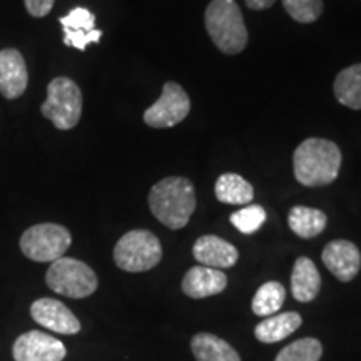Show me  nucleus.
Instances as JSON below:
<instances>
[{"instance_id": "obj_16", "label": "nucleus", "mask_w": 361, "mask_h": 361, "mask_svg": "<svg viewBox=\"0 0 361 361\" xmlns=\"http://www.w3.org/2000/svg\"><path fill=\"white\" fill-rule=\"evenodd\" d=\"M319 290H322V276L318 268L310 258L305 256L298 258L291 274V293L295 300L300 303H310L318 296Z\"/></svg>"}, {"instance_id": "obj_18", "label": "nucleus", "mask_w": 361, "mask_h": 361, "mask_svg": "<svg viewBox=\"0 0 361 361\" xmlns=\"http://www.w3.org/2000/svg\"><path fill=\"white\" fill-rule=\"evenodd\" d=\"M301 316L295 311H288L276 316H268L255 329V335L261 343H278L288 338L301 326Z\"/></svg>"}, {"instance_id": "obj_21", "label": "nucleus", "mask_w": 361, "mask_h": 361, "mask_svg": "<svg viewBox=\"0 0 361 361\" xmlns=\"http://www.w3.org/2000/svg\"><path fill=\"white\" fill-rule=\"evenodd\" d=\"M333 90H335V97L338 102L343 104L345 107L350 109L360 111L361 109V62L360 64L350 66L343 69L340 74L336 75L335 84H333Z\"/></svg>"}, {"instance_id": "obj_17", "label": "nucleus", "mask_w": 361, "mask_h": 361, "mask_svg": "<svg viewBox=\"0 0 361 361\" xmlns=\"http://www.w3.org/2000/svg\"><path fill=\"white\" fill-rule=\"evenodd\" d=\"M191 350L197 361H241L229 343L211 333H197L191 341Z\"/></svg>"}, {"instance_id": "obj_27", "label": "nucleus", "mask_w": 361, "mask_h": 361, "mask_svg": "<svg viewBox=\"0 0 361 361\" xmlns=\"http://www.w3.org/2000/svg\"><path fill=\"white\" fill-rule=\"evenodd\" d=\"M245 2L247 7L252 8V11H264V8L274 6L276 0H245Z\"/></svg>"}, {"instance_id": "obj_1", "label": "nucleus", "mask_w": 361, "mask_h": 361, "mask_svg": "<svg viewBox=\"0 0 361 361\" xmlns=\"http://www.w3.org/2000/svg\"><path fill=\"white\" fill-rule=\"evenodd\" d=\"M341 168V151L333 141L306 139L293 154L295 178L306 188L328 186L335 183Z\"/></svg>"}, {"instance_id": "obj_20", "label": "nucleus", "mask_w": 361, "mask_h": 361, "mask_svg": "<svg viewBox=\"0 0 361 361\" xmlns=\"http://www.w3.org/2000/svg\"><path fill=\"white\" fill-rule=\"evenodd\" d=\"M288 224H290L291 231L300 238L311 239L324 231L328 218L323 211L314 209V207L295 206L288 216Z\"/></svg>"}, {"instance_id": "obj_13", "label": "nucleus", "mask_w": 361, "mask_h": 361, "mask_svg": "<svg viewBox=\"0 0 361 361\" xmlns=\"http://www.w3.org/2000/svg\"><path fill=\"white\" fill-rule=\"evenodd\" d=\"M29 84L25 59L17 49L0 51V94L8 101L19 99Z\"/></svg>"}, {"instance_id": "obj_8", "label": "nucleus", "mask_w": 361, "mask_h": 361, "mask_svg": "<svg viewBox=\"0 0 361 361\" xmlns=\"http://www.w3.org/2000/svg\"><path fill=\"white\" fill-rule=\"evenodd\" d=\"M191 111L186 90L176 82H166L161 97L144 112V123L149 128L168 129L186 119Z\"/></svg>"}, {"instance_id": "obj_22", "label": "nucleus", "mask_w": 361, "mask_h": 361, "mask_svg": "<svg viewBox=\"0 0 361 361\" xmlns=\"http://www.w3.org/2000/svg\"><path fill=\"white\" fill-rule=\"evenodd\" d=\"M284 300H286V291L281 283H264L252 298V313L258 316H273L281 308Z\"/></svg>"}, {"instance_id": "obj_10", "label": "nucleus", "mask_w": 361, "mask_h": 361, "mask_svg": "<svg viewBox=\"0 0 361 361\" xmlns=\"http://www.w3.org/2000/svg\"><path fill=\"white\" fill-rule=\"evenodd\" d=\"M30 314L40 326L61 335H75L80 331V322L64 303L54 298H40L30 306Z\"/></svg>"}, {"instance_id": "obj_25", "label": "nucleus", "mask_w": 361, "mask_h": 361, "mask_svg": "<svg viewBox=\"0 0 361 361\" xmlns=\"http://www.w3.org/2000/svg\"><path fill=\"white\" fill-rule=\"evenodd\" d=\"M283 6L300 24H311L323 13V0H283Z\"/></svg>"}, {"instance_id": "obj_23", "label": "nucleus", "mask_w": 361, "mask_h": 361, "mask_svg": "<svg viewBox=\"0 0 361 361\" xmlns=\"http://www.w3.org/2000/svg\"><path fill=\"white\" fill-rule=\"evenodd\" d=\"M322 355L323 346L316 338H301L284 346L274 361H319Z\"/></svg>"}, {"instance_id": "obj_15", "label": "nucleus", "mask_w": 361, "mask_h": 361, "mask_svg": "<svg viewBox=\"0 0 361 361\" xmlns=\"http://www.w3.org/2000/svg\"><path fill=\"white\" fill-rule=\"evenodd\" d=\"M184 295L194 300L219 295L228 286V276L221 269L207 268V266H194L183 279Z\"/></svg>"}, {"instance_id": "obj_11", "label": "nucleus", "mask_w": 361, "mask_h": 361, "mask_svg": "<svg viewBox=\"0 0 361 361\" xmlns=\"http://www.w3.org/2000/svg\"><path fill=\"white\" fill-rule=\"evenodd\" d=\"M322 259L329 273L343 283L355 279L361 268V252L356 245L346 239L328 243L322 252Z\"/></svg>"}, {"instance_id": "obj_6", "label": "nucleus", "mask_w": 361, "mask_h": 361, "mask_svg": "<svg viewBox=\"0 0 361 361\" xmlns=\"http://www.w3.org/2000/svg\"><path fill=\"white\" fill-rule=\"evenodd\" d=\"M45 283L54 293L74 298H87L97 290V276L94 269L74 258H59L51 264L45 274Z\"/></svg>"}, {"instance_id": "obj_7", "label": "nucleus", "mask_w": 361, "mask_h": 361, "mask_svg": "<svg viewBox=\"0 0 361 361\" xmlns=\"http://www.w3.org/2000/svg\"><path fill=\"white\" fill-rule=\"evenodd\" d=\"M72 236L69 229L61 224H35L22 234L20 250L25 258L37 263H54L69 250Z\"/></svg>"}, {"instance_id": "obj_12", "label": "nucleus", "mask_w": 361, "mask_h": 361, "mask_svg": "<svg viewBox=\"0 0 361 361\" xmlns=\"http://www.w3.org/2000/svg\"><path fill=\"white\" fill-rule=\"evenodd\" d=\"M64 29V44L85 51L89 44H96L102 37V30L96 29V16L84 7H75L59 19Z\"/></svg>"}, {"instance_id": "obj_5", "label": "nucleus", "mask_w": 361, "mask_h": 361, "mask_svg": "<svg viewBox=\"0 0 361 361\" xmlns=\"http://www.w3.org/2000/svg\"><path fill=\"white\" fill-rule=\"evenodd\" d=\"M162 259L161 241L147 229L126 233L114 247V261L128 273H142L152 269Z\"/></svg>"}, {"instance_id": "obj_26", "label": "nucleus", "mask_w": 361, "mask_h": 361, "mask_svg": "<svg viewBox=\"0 0 361 361\" xmlns=\"http://www.w3.org/2000/svg\"><path fill=\"white\" fill-rule=\"evenodd\" d=\"M56 0H24L27 12L32 17H45L52 11Z\"/></svg>"}, {"instance_id": "obj_4", "label": "nucleus", "mask_w": 361, "mask_h": 361, "mask_svg": "<svg viewBox=\"0 0 361 361\" xmlns=\"http://www.w3.org/2000/svg\"><path fill=\"white\" fill-rule=\"evenodd\" d=\"M45 119L59 130L75 128L82 116V92L69 78H56L47 85V99L40 107Z\"/></svg>"}, {"instance_id": "obj_2", "label": "nucleus", "mask_w": 361, "mask_h": 361, "mask_svg": "<svg viewBox=\"0 0 361 361\" xmlns=\"http://www.w3.org/2000/svg\"><path fill=\"white\" fill-rule=\"evenodd\" d=\"M149 207L157 221L169 229L184 228L196 209V194L186 178H166L149 192Z\"/></svg>"}, {"instance_id": "obj_9", "label": "nucleus", "mask_w": 361, "mask_h": 361, "mask_svg": "<svg viewBox=\"0 0 361 361\" xmlns=\"http://www.w3.org/2000/svg\"><path fill=\"white\" fill-rule=\"evenodd\" d=\"M12 355L16 361H62L67 351L64 343L57 338L34 329L17 338Z\"/></svg>"}, {"instance_id": "obj_24", "label": "nucleus", "mask_w": 361, "mask_h": 361, "mask_svg": "<svg viewBox=\"0 0 361 361\" xmlns=\"http://www.w3.org/2000/svg\"><path fill=\"white\" fill-rule=\"evenodd\" d=\"M266 221L264 207L258 204L245 206L231 214V224L243 234H255Z\"/></svg>"}, {"instance_id": "obj_3", "label": "nucleus", "mask_w": 361, "mask_h": 361, "mask_svg": "<svg viewBox=\"0 0 361 361\" xmlns=\"http://www.w3.org/2000/svg\"><path fill=\"white\" fill-rule=\"evenodd\" d=\"M204 24L216 47L228 56L245 51L247 29L241 8L234 0H213L206 8Z\"/></svg>"}, {"instance_id": "obj_14", "label": "nucleus", "mask_w": 361, "mask_h": 361, "mask_svg": "<svg viewBox=\"0 0 361 361\" xmlns=\"http://www.w3.org/2000/svg\"><path fill=\"white\" fill-rule=\"evenodd\" d=\"M192 255L197 263L214 269L231 268L239 259V252L231 243L213 234H206L197 239L192 246Z\"/></svg>"}, {"instance_id": "obj_19", "label": "nucleus", "mask_w": 361, "mask_h": 361, "mask_svg": "<svg viewBox=\"0 0 361 361\" xmlns=\"http://www.w3.org/2000/svg\"><path fill=\"white\" fill-rule=\"evenodd\" d=\"M214 192L218 201L234 206L250 204L252 197H255V189H252L251 184L245 178L234 173L219 176L214 184Z\"/></svg>"}]
</instances>
